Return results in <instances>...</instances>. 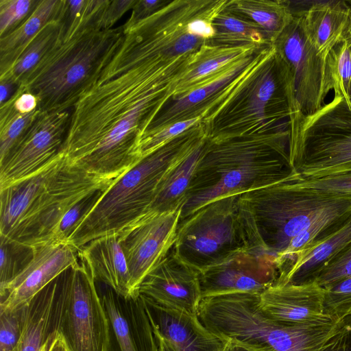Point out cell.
<instances>
[{
  "label": "cell",
  "instance_id": "1",
  "mask_svg": "<svg viewBox=\"0 0 351 351\" xmlns=\"http://www.w3.org/2000/svg\"><path fill=\"white\" fill-rule=\"evenodd\" d=\"M195 53L173 60L147 56L121 41L72 108L61 149L69 160L111 179L136 165L146 130Z\"/></svg>",
  "mask_w": 351,
  "mask_h": 351
},
{
  "label": "cell",
  "instance_id": "2",
  "mask_svg": "<svg viewBox=\"0 0 351 351\" xmlns=\"http://www.w3.org/2000/svg\"><path fill=\"white\" fill-rule=\"evenodd\" d=\"M110 0H86L81 14L67 16L60 36L19 88L34 95L40 111L69 110L97 79L124 37L123 26L106 29Z\"/></svg>",
  "mask_w": 351,
  "mask_h": 351
},
{
  "label": "cell",
  "instance_id": "3",
  "mask_svg": "<svg viewBox=\"0 0 351 351\" xmlns=\"http://www.w3.org/2000/svg\"><path fill=\"white\" fill-rule=\"evenodd\" d=\"M114 180L87 172L61 151L37 173L0 191V236L29 247L49 243L75 204Z\"/></svg>",
  "mask_w": 351,
  "mask_h": 351
},
{
  "label": "cell",
  "instance_id": "4",
  "mask_svg": "<svg viewBox=\"0 0 351 351\" xmlns=\"http://www.w3.org/2000/svg\"><path fill=\"white\" fill-rule=\"evenodd\" d=\"M289 130L207 139L180 221L213 200L265 187L294 173L289 162Z\"/></svg>",
  "mask_w": 351,
  "mask_h": 351
},
{
  "label": "cell",
  "instance_id": "5",
  "mask_svg": "<svg viewBox=\"0 0 351 351\" xmlns=\"http://www.w3.org/2000/svg\"><path fill=\"white\" fill-rule=\"evenodd\" d=\"M205 138L200 121L116 178L77 223L67 243L79 251L95 239L121 238L143 223L167 173Z\"/></svg>",
  "mask_w": 351,
  "mask_h": 351
},
{
  "label": "cell",
  "instance_id": "6",
  "mask_svg": "<svg viewBox=\"0 0 351 351\" xmlns=\"http://www.w3.org/2000/svg\"><path fill=\"white\" fill-rule=\"evenodd\" d=\"M288 178L239 197L249 248L276 258L295 236L317 221L351 215V195L296 187Z\"/></svg>",
  "mask_w": 351,
  "mask_h": 351
},
{
  "label": "cell",
  "instance_id": "7",
  "mask_svg": "<svg viewBox=\"0 0 351 351\" xmlns=\"http://www.w3.org/2000/svg\"><path fill=\"white\" fill-rule=\"evenodd\" d=\"M200 322L213 332L259 351H317L337 322L324 315L299 324H287L267 316L259 294L232 293L202 299Z\"/></svg>",
  "mask_w": 351,
  "mask_h": 351
},
{
  "label": "cell",
  "instance_id": "8",
  "mask_svg": "<svg viewBox=\"0 0 351 351\" xmlns=\"http://www.w3.org/2000/svg\"><path fill=\"white\" fill-rule=\"evenodd\" d=\"M289 119L285 70L271 45L234 93L202 123L207 139L216 141L289 130Z\"/></svg>",
  "mask_w": 351,
  "mask_h": 351
},
{
  "label": "cell",
  "instance_id": "9",
  "mask_svg": "<svg viewBox=\"0 0 351 351\" xmlns=\"http://www.w3.org/2000/svg\"><path fill=\"white\" fill-rule=\"evenodd\" d=\"M289 156L294 174L320 178L351 170V107L342 96L306 117L289 137Z\"/></svg>",
  "mask_w": 351,
  "mask_h": 351
},
{
  "label": "cell",
  "instance_id": "10",
  "mask_svg": "<svg viewBox=\"0 0 351 351\" xmlns=\"http://www.w3.org/2000/svg\"><path fill=\"white\" fill-rule=\"evenodd\" d=\"M239 195L213 200L180 221L173 249L182 261L199 272L249 248L240 219Z\"/></svg>",
  "mask_w": 351,
  "mask_h": 351
},
{
  "label": "cell",
  "instance_id": "11",
  "mask_svg": "<svg viewBox=\"0 0 351 351\" xmlns=\"http://www.w3.org/2000/svg\"><path fill=\"white\" fill-rule=\"evenodd\" d=\"M291 23L272 44L285 70L289 108V137L301 121L317 112L325 96L323 78L325 59L307 40L300 17Z\"/></svg>",
  "mask_w": 351,
  "mask_h": 351
},
{
  "label": "cell",
  "instance_id": "12",
  "mask_svg": "<svg viewBox=\"0 0 351 351\" xmlns=\"http://www.w3.org/2000/svg\"><path fill=\"white\" fill-rule=\"evenodd\" d=\"M80 264L62 274L64 299L58 332L71 351H108L109 322L90 270Z\"/></svg>",
  "mask_w": 351,
  "mask_h": 351
},
{
  "label": "cell",
  "instance_id": "13",
  "mask_svg": "<svg viewBox=\"0 0 351 351\" xmlns=\"http://www.w3.org/2000/svg\"><path fill=\"white\" fill-rule=\"evenodd\" d=\"M70 117L69 110L38 109L0 160V191L37 173L61 152Z\"/></svg>",
  "mask_w": 351,
  "mask_h": 351
},
{
  "label": "cell",
  "instance_id": "14",
  "mask_svg": "<svg viewBox=\"0 0 351 351\" xmlns=\"http://www.w3.org/2000/svg\"><path fill=\"white\" fill-rule=\"evenodd\" d=\"M265 48L232 62L210 81L191 91L170 98L149 125L143 138L177 122L197 117L203 119L215 110L239 87Z\"/></svg>",
  "mask_w": 351,
  "mask_h": 351
},
{
  "label": "cell",
  "instance_id": "15",
  "mask_svg": "<svg viewBox=\"0 0 351 351\" xmlns=\"http://www.w3.org/2000/svg\"><path fill=\"white\" fill-rule=\"evenodd\" d=\"M202 298L232 293L261 294L276 283V258L246 248L199 272Z\"/></svg>",
  "mask_w": 351,
  "mask_h": 351
},
{
  "label": "cell",
  "instance_id": "16",
  "mask_svg": "<svg viewBox=\"0 0 351 351\" xmlns=\"http://www.w3.org/2000/svg\"><path fill=\"white\" fill-rule=\"evenodd\" d=\"M182 206L156 215L119 238L131 278L132 291L172 249Z\"/></svg>",
  "mask_w": 351,
  "mask_h": 351
},
{
  "label": "cell",
  "instance_id": "17",
  "mask_svg": "<svg viewBox=\"0 0 351 351\" xmlns=\"http://www.w3.org/2000/svg\"><path fill=\"white\" fill-rule=\"evenodd\" d=\"M32 247L29 263L0 288V311L23 306L64 271L80 264L78 251L68 243L49 242Z\"/></svg>",
  "mask_w": 351,
  "mask_h": 351
},
{
  "label": "cell",
  "instance_id": "18",
  "mask_svg": "<svg viewBox=\"0 0 351 351\" xmlns=\"http://www.w3.org/2000/svg\"><path fill=\"white\" fill-rule=\"evenodd\" d=\"M138 293L157 304L197 315L202 299L199 271L182 261L173 247L143 279Z\"/></svg>",
  "mask_w": 351,
  "mask_h": 351
},
{
  "label": "cell",
  "instance_id": "19",
  "mask_svg": "<svg viewBox=\"0 0 351 351\" xmlns=\"http://www.w3.org/2000/svg\"><path fill=\"white\" fill-rule=\"evenodd\" d=\"M106 286L99 293L109 322L108 351H159L141 294L125 297Z\"/></svg>",
  "mask_w": 351,
  "mask_h": 351
},
{
  "label": "cell",
  "instance_id": "20",
  "mask_svg": "<svg viewBox=\"0 0 351 351\" xmlns=\"http://www.w3.org/2000/svg\"><path fill=\"white\" fill-rule=\"evenodd\" d=\"M141 295L154 330L171 351H226L229 339L208 330L197 315L161 306Z\"/></svg>",
  "mask_w": 351,
  "mask_h": 351
},
{
  "label": "cell",
  "instance_id": "21",
  "mask_svg": "<svg viewBox=\"0 0 351 351\" xmlns=\"http://www.w3.org/2000/svg\"><path fill=\"white\" fill-rule=\"evenodd\" d=\"M324 289L317 282L294 285L274 284L259 294V304L272 319L287 324H299L325 315Z\"/></svg>",
  "mask_w": 351,
  "mask_h": 351
},
{
  "label": "cell",
  "instance_id": "22",
  "mask_svg": "<svg viewBox=\"0 0 351 351\" xmlns=\"http://www.w3.org/2000/svg\"><path fill=\"white\" fill-rule=\"evenodd\" d=\"M63 299L61 274L25 304L23 331L14 351H41L58 331Z\"/></svg>",
  "mask_w": 351,
  "mask_h": 351
},
{
  "label": "cell",
  "instance_id": "23",
  "mask_svg": "<svg viewBox=\"0 0 351 351\" xmlns=\"http://www.w3.org/2000/svg\"><path fill=\"white\" fill-rule=\"evenodd\" d=\"M293 14L300 17L307 40L324 59L348 36L351 6L344 1H315Z\"/></svg>",
  "mask_w": 351,
  "mask_h": 351
},
{
  "label": "cell",
  "instance_id": "24",
  "mask_svg": "<svg viewBox=\"0 0 351 351\" xmlns=\"http://www.w3.org/2000/svg\"><path fill=\"white\" fill-rule=\"evenodd\" d=\"M78 257L86 263L95 281L103 282L125 297L138 295L132 291L119 237L105 236L88 242L78 251Z\"/></svg>",
  "mask_w": 351,
  "mask_h": 351
},
{
  "label": "cell",
  "instance_id": "25",
  "mask_svg": "<svg viewBox=\"0 0 351 351\" xmlns=\"http://www.w3.org/2000/svg\"><path fill=\"white\" fill-rule=\"evenodd\" d=\"M66 6V0H38L15 29L0 37V75L12 68L41 29L63 14Z\"/></svg>",
  "mask_w": 351,
  "mask_h": 351
},
{
  "label": "cell",
  "instance_id": "26",
  "mask_svg": "<svg viewBox=\"0 0 351 351\" xmlns=\"http://www.w3.org/2000/svg\"><path fill=\"white\" fill-rule=\"evenodd\" d=\"M351 243V215L332 232L300 254L280 282L302 285L315 281L328 262Z\"/></svg>",
  "mask_w": 351,
  "mask_h": 351
},
{
  "label": "cell",
  "instance_id": "27",
  "mask_svg": "<svg viewBox=\"0 0 351 351\" xmlns=\"http://www.w3.org/2000/svg\"><path fill=\"white\" fill-rule=\"evenodd\" d=\"M207 137L182 158L166 175L143 221L183 206L195 172L203 157Z\"/></svg>",
  "mask_w": 351,
  "mask_h": 351
},
{
  "label": "cell",
  "instance_id": "28",
  "mask_svg": "<svg viewBox=\"0 0 351 351\" xmlns=\"http://www.w3.org/2000/svg\"><path fill=\"white\" fill-rule=\"evenodd\" d=\"M265 47H266L228 48L208 43L203 45L195 54L186 71L177 80L172 97L191 91L210 81L232 62Z\"/></svg>",
  "mask_w": 351,
  "mask_h": 351
},
{
  "label": "cell",
  "instance_id": "29",
  "mask_svg": "<svg viewBox=\"0 0 351 351\" xmlns=\"http://www.w3.org/2000/svg\"><path fill=\"white\" fill-rule=\"evenodd\" d=\"M225 10L258 25L271 45L294 18L289 1L231 0Z\"/></svg>",
  "mask_w": 351,
  "mask_h": 351
},
{
  "label": "cell",
  "instance_id": "30",
  "mask_svg": "<svg viewBox=\"0 0 351 351\" xmlns=\"http://www.w3.org/2000/svg\"><path fill=\"white\" fill-rule=\"evenodd\" d=\"M215 36L208 44L220 47H264L271 45L256 24L222 10L213 21Z\"/></svg>",
  "mask_w": 351,
  "mask_h": 351
},
{
  "label": "cell",
  "instance_id": "31",
  "mask_svg": "<svg viewBox=\"0 0 351 351\" xmlns=\"http://www.w3.org/2000/svg\"><path fill=\"white\" fill-rule=\"evenodd\" d=\"M67 16L68 3L64 13L49 21L41 29L12 68L0 75V80L10 79L19 86L21 80L38 64L53 46L66 23Z\"/></svg>",
  "mask_w": 351,
  "mask_h": 351
},
{
  "label": "cell",
  "instance_id": "32",
  "mask_svg": "<svg viewBox=\"0 0 351 351\" xmlns=\"http://www.w3.org/2000/svg\"><path fill=\"white\" fill-rule=\"evenodd\" d=\"M323 90L325 97L333 90L335 96L343 97L351 107V38L348 35L325 59Z\"/></svg>",
  "mask_w": 351,
  "mask_h": 351
},
{
  "label": "cell",
  "instance_id": "33",
  "mask_svg": "<svg viewBox=\"0 0 351 351\" xmlns=\"http://www.w3.org/2000/svg\"><path fill=\"white\" fill-rule=\"evenodd\" d=\"M1 238L0 288L14 280L32 261V247L23 245L4 237Z\"/></svg>",
  "mask_w": 351,
  "mask_h": 351
},
{
  "label": "cell",
  "instance_id": "34",
  "mask_svg": "<svg viewBox=\"0 0 351 351\" xmlns=\"http://www.w3.org/2000/svg\"><path fill=\"white\" fill-rule=\"evenodd\" d=\"M0 106L1 160L32 121L38 109L29 113L19 112L14 106V96Z\"/></svg>",
  "mask_w": 351,
  "mask_h": 351
},
{
  "label": "cell",
  "instance_id": "35",
  "mask_svg": "<svg viewBox=\"0 0 351 351\" xmlns=\"http://www.w3.org/2000/svg\"><path fill=\"white\" fill-rule=\"evenodd\" d=\"M324 289V315L335 322L351 315V276Z\"/></svg>",
  "mask_w": 351,
  "mask_h": 351
},
{
  "label": "cell",
  "instance_id": "36",
  "mask_svg": "<svg viewBox=\"0 0 351 351\" xmlns=\"http://www.w3.org/2000/svg\"><path fill=\"white\" fill-rule=\"evenodd\" d=\"M288 180L292 185L299 188L351 195V170L313 178H302L293 173L288 178Z\"/></svg>",
  "mask_w": 351,
  "mask_h": 351
},
{
  "label": "cell",
  "instance_id": "37",
  "mask_svg": "<svg viewBox=\"0 0 351 351\" xmlns=\"http://www.w3.org/2000/svg\"><path fill=\"white\" fill-rule=\"evenodd\" d=\"M104 190L93 193L75 204L55 228L49 242L67 243L77 223L97 202Z\"/></svg>",
  "mask_w": 351,
  "mask_h": 351
},
{
  "label": "cell",
  "instance_id": "38",
  "mask_svg": "<svg viewBox=\"0 0 351 351\" xmlns=\"http://www.w3.org/2000/svg\"><path fill=\"white\" fill-rule=\"evenodd\" d=\"M25 304L11 311H0V351H14L21 337Z\"/></svg>",
  "mask_w": 351,
  "mask_h": 351
},
{
  "label": "cell",
  "instance_id": "39",
  "mask_svg": "<svg viewBox=\"0 0 351 351\" xmlns=\"http://www.w3.org/2000/svg\"><path fill=\"white\" fill-rule=\"evenodd\" d=\"M351 276V243L332 258L315 279L323 289Z\"/></svg>",
  "mask_w": 351,
  "mask_h": 351
},
{
  "label": "cell",
  "instance_id": "40",
  "mask_svg": "<svg viewBox=\"0 0 351 351\" xmlns=\"http://www.w3.org/2000/svg\"><path fill=\"white\" fill-rule=\"evenodd\" d=\"M36 0L0 1V37L15 29L32 11Z\"/></svg>",
  "mask_w": 351,
  "mask_h": 351
},
{
  "label": "cell",
  "instance_id": "41",
  "mask_svg": "<svg viewBox=\"0 0 351 351\" xmlns=\"http://www.w3.org/2000/svg\"><path fill=\"white\" fill-rule=\"evenodd\" d=\"M202 119V117H197L177 122L154 134L144 137L140 144V152L142 158L149 155L175 137L200 122Z\"/></svg>",
  "mask_w": 351,
  "mask_h": 351
},
{
  "label": "cell",
  "instance_id": "42",
  "mask_svg": "<svg viewBox=\"0 0 351 351\" xmlns=\"http://www.w3.org/2000/svg\"><path fill=\"white\" fill-rule=\"evenodd\" d=\"M317 351H351V315L337 322Z\"/></svg>",
  "mask_w": 351,
  "mask_h": 351
},
{
  "label": "cell",
  "instance_id": "43",
  "mask_svg": "<svg viewBox=\"0 0 351 351\" xmlns=\"http://www.w3.org/2000/svg\"><path fill=\"white\" fill-rule=\"evenodd\" d=\"M169 2L161 0H137L132 8L130 18L126 23L122 25L123 28H129L136 23L150 16Z\"/></svg>",
  "mask_w": 351,
  "mask_h": 351
},
{
  "label": "cell",
  "instance_id": "44",
  "mask_svg": "<svg viewBox=\"0 0 351 351\" xmlns=\"http://www.w3.org/2000/svg\"><path fill=\"white\" fill-rule=\"evenodd\" d=\"M136 0H110L104 18V27L111 29L129 10L132 9Z\"/></svg>",
  "mask_w": 351,
  "mask_h": 351
},
{
  "label": "cell",
  "instance_id": "45",
  "mask_svg": "<svg viewBox=\"0 0 351 351\" xmlns=\"http://www.w3.org/2000/svg\"><path fill=\"white\" fill-rule=\"evenodd\" d=\"M38 101L34 95L18 88L14 95V106L19 112H32L38 109Z\"/></svg>",
  "mask_w": 351,
  "mask_h": 351
},
{
  "label": "cell",
  "instance_id": "46",
  "mask_svg": "<svg viewBox=\"0 0 351 351\" xmlns=\"http://www.w3.org/2000/svg\"><path fill=\"white\" fill-rule=\"evenodd\" d=\"M41 351H71L58 331L54 332L46 341Z\"/></svg>",
  "mask_w": 351,
  "mask_h": 351
},
{
  "label": "cell",
  "instance_id": "47",
  "mask_svg": "<svg viewBox=\"0 0 351 351\" xmlns=\"http://www.w3.org/2000/svg\"><path fill=\"white\" fill-rule=\"evenodd\" d=\"M18 88L19 86L10 79L0 80V105L10 100Z\"/></svg>",
  "mask_w": 351,
  "mask_h": 351
},
{
  "label": "cell",
  "instance_id": "48",
  "mask_svg": "<svg viewBox=\"0 0 351 351\" xmlns=\"http://www.w3.org/2000/svg\"><path fill=\"white\" fill-rule=\"evenodd\" d=\"M226 351H259L251 346L236 340L229 339Z\"/></svg>",
  "mask_w": 351,
  "mask_h": 351
},
{
  "label": "cell",
  "instance_id": "49",
  "mask_svg": "<svg viewBox=\"0 0 351 351\" xmlns=\"http://www.w3.org/2000/svg\"><path fill=\"white\" fill-rule=\"evenodd\" d=\"M154 329V328H153ZM154 334L156 335L158 345V350L159 351H171L167 343L165 342V341L161 337V336L156 332L154 330Z\"/></svg>",
  "mask_w": 351,
  "mask_h": 351
},
{
  "label": "cell",
  "instance_id": "50",
  "mask_svg": "<svg viewBox=\"0 0 351 351\" xmlns=\"http://www.w3.org/2000/svg\"><path fill=\"white\" fill-rule=\"evenodd\" d=\"M348 35L351 38V20H350V23L349 29H348Z\"/></svg>",
  "mask_w": 351,
  "mask_h": 351
},
{
  "label": "cell",
  "instance_id": "51",
  "mask_svg": "<svg viewBox=\"0 0 351 351\" xmlns=\"http://www.w3.org/2000/svg\"><path fill=\"white\" fill-rule=\"evenodd\" d=\"M350 97H351V95H350Z\"/></svg>",
  "mask_w": 351,
  "mask_h": 351
}]
</instances>
